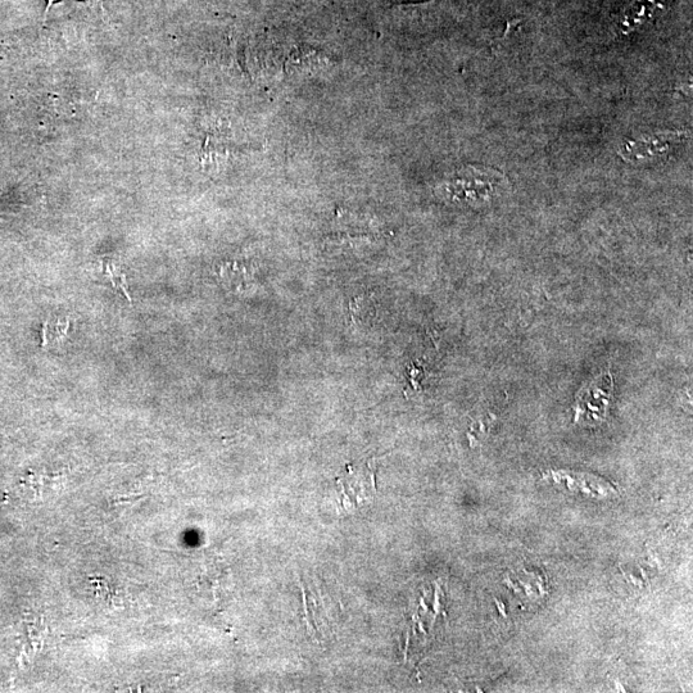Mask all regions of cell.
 <instances>
[{"label":"cell","mask_w":693,"mask_h":693,"mask_svg":"<svg viewBox=\"0 0 693 693\" xmlns=\"http://www.w3.org/2000/svg\"><path fill=\"white\" fill-rule=\"evenodd\" d=\"M504 180L501 172L487 167L469 166L457 172L454 179L448 181L445 189L451 198L484 202L495 196Z\"/></svg>","instance_id":"1"},{"label":"cell","mask_w":693,"mask_h":693,"mask_svg":"<svg viewBox=\"0 0 693 693\" xmlns=\"http://www.w3.org/2000/svg\"><path fill=\"white\" fill-rule=\"evenodd\" d=\"M614 379L610 371L602 373L579 392L575 403V420L582 418L593 423L604 420L608 410Z\"/></svg>","instance_id":"2"},{"label":"cell","mask_w":693,"mask_h":693,"mask_svg":"<svg viewBox=\"0 0 693 693\" xmlns=\"http://www.w3.org/2000/svg\"><path fill=\"white\" fill-rule=\"evenodd\" d=\"M686 138L687 133H663L629 140L624 144L619 154L624 158V161L628 162L649 161L669 152Z\"/></svg>","instance_id":"3"},{"label":"cell","mask_w":693,"mask_h":693,"mask_svg":"<svg viewBox=\"0 0 693 693\" xmlns=\"http://www.w3.org/2000/svg\"><path fill=\"white\" fill-rule=\"evenodd\" d=\"M669 0H633L618 22V33L627 35L655 17Z\"/></svg>","instance_id":"4"},{"label":"cell","mask_w":693,"mask_h":693,"mask_svg":"<svg viewBox=\"0 0 693 693\" xmlns=\"http://www.w3.org/2000/svg\"><path fill=\"white\" fill-rule=\"evenodd\" d=\"M56 2H58V0H47V8H45V13H44L45 17H47L49 9H51L53 4Z\"/></svg>","instance_id":"5"},{"label":"cell","mask_w":693,"mask_h":693,"mask_svg":"<svg viewBox=\"0 0 693 693\" xmlns=\"http://www.w3.org/2000/svg\"><path fill=\"white\" fill-rule=\"evenodd\" d=\"M83 2H94V3H99V6H101V7L103 8L101 0H83Z\"/></svg>","instance_id":"6"}]
</instances>
